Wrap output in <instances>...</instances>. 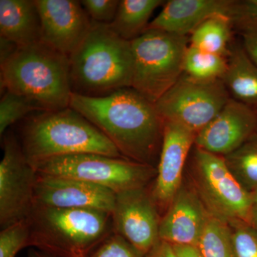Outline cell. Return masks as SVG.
I'll return each mask as SVG.
<instances>
[{
    "instance_id": "cell-22",
    "label": "cell",
    "mask_w": 257,
    "mask_h": 257,
    "mask_svg": "<svg viewBox=\"0 0 257 257\" xmlns=\"http://www.w3.org/2000/svg\"><path fill=\"white\" fill-rule=\"evenodd\" d=\"M224 157L237 182L251 194L257 189V133L241 146Z\"/></svg>"
},
{
    "instance_id": "cell-29",
    "label": "cell",
    "mask_w": 257,
    "mask_h": 257,
    "mask_svg": "<svg viewBox=\"0 0 257 257\" xmlns=\"http://www.w3.org/2000/svg\"><path fill=\"white\" fill-rule=\"evenodd\" d=\"M80 2L92 21L109 25L114 21L120 1L118 0H83Z\"/></svg>"
},
{
    "instance_id": "cell-31",
    "label": "cell",
    "mask_w": 257,
    "mask_h": 257,
    "mask_svg": "<svg viewBox=\"0 0 257 257\" xmlns=\"http://www.w3.org/2000/svg\"><path fill=\"white\" fill-rule=\"evenodd\" d=\"M145 257H179L170 243L160 240Z\"/></svg>"
},
{
    "instance_id": "cell-4",
    "label": "cell",
    "mask_w": 257,
    "mask_h": 257,
    "mask_svg": "<svg viewBox=\"0 0 257 257\" xmlns=\"http://www.w3.org/2000/svg\"><path fill=\"white\" fill-rule=\"evenodd\" d=\"M20 140L30 162L77 154L123 157L100 130L69 106L29 116L22 127Z\"/></svg>"
},
{
    "instance_id": "cell-12",
    "label": "cell",
    "mask_w": 257,
    "mask_h": 257,
    "mask_svg": "<svg viewBox=\"0 0 257 257\" xmlns=\"http://www.w3.org/2000/svg\"><path fill=\"white\" fill-rule=\"evenodd\" d=\"M163 140L156 178L150 192L161 216L167 210L183 183L184 166L197 134L171 121H164Z\"/></svg>"
},
{
    "instance_id": "cell-32",
    "label": "cell",
    "mask_w": 257,
    "mask_h": 257,
    "mask_svg": "<svg viewBox=\"0 0 257 257\" xmlns=\"http://www.w3.org/2000/svg\"><path fill=\"white\" fill-rule=\"evenodd\" d=\"M173 247L179 257H203L197 246H173Z\"/></svg>"
},
{
    "instance_id": "cell-36",
    "label": "cell",
    "mask_w": 257,
    "mask_h": 257,
    "mask_svg": "<svg viewBox=\"0 0 257 257\" xmlns=\"http://www.w3.org/2000/svg\"><path fill=\"white\" fill-rule=\"evenodd\" d=\"M253 207H257V189L251 193Z\"/></svg>"
},
{
    "instance_id": "cell-10",
    "label": "cell",
    "mask_w": 257,
    "mask_h": 257,
    "mask_svg": "<svg viewBox=\"0 0 257 257\" xmlns=\"http://www.w3.org/2000/svg\"><path fill=\"white\" fill-rule=\"evenodd\" d=\"M0 162V226L2 229L25 220L34 208L37 172L24 154L14 134L3 135Z\"/></svg>"
},
{
    "instance_id": "cell-2",
    "label": "cell",
    "mask_w": 257,
    "mask_h": 257,
    "mask_svg": "<svg viewBox=\"0 0 257 257\" xmlns=\"http://www.w3.org/2000/svg\"><path fill=\"white\" fill-rule=\"evenodd\" d=\"M1 89L28 98L41 111L69 107V57L42 41L17 46L1 60Z\"/></svg>"
},
{
    "instance_id": "cell-24",
    "label": "cell",
    "mask_w": 257,
    "mask_h": 257,
    "mask_svg": "<svg viewBox=\"0 0 257 257\" xmlns=\"http://www.w3.org/2000/svg\"><path fill=\"white\" fill-rule=\"evenodd\" d=\"M197 247L203 257H237L229 224L211 216Z\"/></svg>"
},
{
    "instance_id": "cell-28",
    "label": "cell",
    "mask_w": 257,
    "mask_h": 257,
    "mask_svg": "<svg viewBox=\"0 0 257 257\" xmlns=\"http://www.w3.org/2000/svg\"><path fill=\"white\" fill-rule=\"evenodd\" d=\"M87 257H145L119 235H110Z\"/></svg>"
},
{
    "instance_id": "cell-37",
    "label": "cell",
    "mask_w": 257,
    "mask_h": 257,
    "mask_svg": "<svg viewBox=\"0 0 257 257\" xmlns=\"http://www.w3.org/2000/svg\"><path fill=\"white\" fill-rule=\"evenodd\" d=\"M257 111V110H256Z\"/></svg>"
},
{
    "instance_id": "cell-9",
    "label": "cell",
    "mask_w": 257,
    "mask_h": 257,
    "mask_svg": "<svg viewBox=\"0 0 257 257\" xmlns=\"http://www.w3.org/2000/svg\"><path fill=\"white\" fill-rule=\"evenodd\" d=\"M230 98L222 79L198 80L183 74L155 105L164 121L176 123L197 135Z\"/></svg>"
},
{
    "instance_id": "cell-26",
    "label": "cell",
    "mask_w": 257,
    "mask_h": 257,
    "mask_svg": "<svg viewBox=\"0 0 257 257\" xmlns=\"http://www.w3.org/2000/svg\"><path fill=\"white\" fill-rule=\"evenodd\" d=\"M30 229L28 219L3 228L0 231V257H16L28 247Z\"/></svg>"
},
{
    "instance_id": "cell-34",
    "label": "cell",
    "mask_w": 257,
    "mask_h": 257,
    "mask_svg": "<svg viewBox=\"0 0 257 257\" xmlns=\"http://www.w3.org/2000/svg\"><path fill=\"white\" fill-rule=\"evenodd\" d=\"M248 223L257 229V207H253Z\"/></svg>"
},
{
    "instance_id": "cell-33",
    "label": "cell",
    "mask_w": 257,
    "mask_h": 257,
    "mask_svg": "<svg viewBox=\"0 0 257 257\" xmlns=\"http://www.w3.org/2000/svg\"><path fill=\"white\" fill-rule=\"evenodd\" d=\"M246 10L248 15L257 16V0H249L245 1Z\"/></svg>"
},
{
    "instance_id": "cell-3",
    "label": "cell",
    "mask_w": 257,
    "mask_h": 257,
    "mask_svg": "<svg viewBox=\"0 0 257 257\" xmlns=\"http://www.w3.org/2000/svg\"><path fill=\"white\" fill-rule=\"evenodd\" d=\"M69 62L74 94L102 96L132 87L131 42L116 35L108 25L92 21L89 34L69 57Z\"/></svg>"
},
{
    "instance_id": "cell-17",
    "label": "cell",
    "mask_w": 257,
    "mask_h": 257,
    "mask_svg": "<svg viewBox=\"0 0 257 257\" xmlns=\"http://www.w3.org/2000/svg\"><path fill=\"white\" fill-rule=\"evenodd\" d=\"M147 30L187 37L207 19L225 15L234 23L246 15L244 2L231 0H170L165 2Z\"/></svg>"
},
{
    "instance_id": "cell-27",
    "label": "cell",
    "mask_w": 257,
    "mask_h": 257,
    "mask_svg": "<svg viewBox=\"0 0 257 257\" xmlns=\"http://www.w3.org/2000/svg\"><path fill=\"white\" fill-rule=\"evenodd\" d=\"M237 257H257V229L246 221L229 224Z\"/></svg>"
},
{
    "instance_id": "cell-1",
    "label": "cell",
    "mask_w": 257,
    "mask_h": 257,
    "mask_svg": "<svg viewBox=\"0 0 257 257\" xmlns=\"http://www.w3.org/2000/svg\"><path fill=\"white\" fill-rule=\"evenodd\" d=\"M69 107L100 130L124 158L157 168L165 122L155 103L133 87L102 96L72 93Z\"/></svg>"
},
{
    "instance_id": "cell-25",
    "label": "cell",
    "mask_w": 257,
    "mask_h": 257,
    "mask_svg": "<svg viewBox=\"0 0 257 257\" xmlns=\"http://www.w3.org/2000/svg\"><path fill=\"white\" fill-rule=\"evenodd\" d=\"M34 111H42L28 98L10 91H5L0 100L1 137L8 131L10 126Z\"/></svg>"
},
{
    "instance_id": "cell-30",
    "label": "cell",
    "mask_w": 257,
    "mask_h": 257,
    "mask_svg": "<svg viewBox=\"0 0 257 257\" xmlns=\"http://www.w3.org/2000/svg\"><path fill=\"white\" fill-rule=\"evenodd\" d=\"M234 24L239 28L243 50L257 66V16L246 15Z\"/></svg>"
},
{
    "instance_id": "cell-35",
    "label": "cell",
    "mask_w": 257,
    "mask_h": 257,
    "mask_svg": "<svg viewBox=\"0 0 257 257\" xmlns=\"http://www.w3.org/2000/svg\"><path fill=\"white\" fill-rule=\"evenodd\" d=\"M28 257H55L51 256V255L47 254V253L42 252L37 249H32L28 253Z\"/></svg>"
},
{
    "instance_id": "cell-7",
    "label": "cell",
    "mask_w": 257,
    "mask_h": 257,
    "mask_svg": "<svg viewBox=\"0 0 257 257\" xmlns=\"http://www.w3.org/2000/svg\"><path fill=\"white\" fill-rule=\"evenodd\" d=\"M30 164L37 173L79 179L116 194L148 187L157 174L153 166L99 154L65 155Z\"/></svg>"
},
{
    "instance_id": "cell-20",
    "label": "cell",
    "mask_w": 257,
    "mask_h": 257,
    "mask_svg": "<svg viewBox=\"0 0 257 257\" xmlns=\"http://www.w3.org/2000/svg\"><path fill=\"white\" fill-rule=\"evenodd\" d=\"M165 3L162 0H121L109 28L126 41H133L146 31L154 12Z\"/></svg>"
},
{
    "instance_id": "cell-8",
    "label": "cell",
    "mask_w": 257,
    "mask_h": 257,
    "mask_svg": "<svg viewBox=\"0 0 257 257\" xmlns=\"http://www.w3.org/2000/svg\"><path fill=\"white\" fill-rule=\"evenodd\" d=\"M191 173L193 186L211 216L228 224L249 222L251 194L230 172L224 157L194 146Z\"/></svg>"
},
{
    "instance_id": "cell-21",
    "label": "cell",
    "mask_w": 257,
    "mask_h": 257,
    "mask_svg": "<svg viewBox=\"0 0 257 257\" xmlns=\"http://www.w3.org/2000/svg\"><path fill=\"white\" fill-rule=\"evenodd\" d=\"M233 23L232 19L225 15L211 17L192 32L189 45L205 52L227 57L231 47L229 43Z\"/></svg>"
},
{
    "instance_id": "cell-16",
    "label": "cell",
    "mask_w": 257,
    "mask_h": 257,
    "mask_svg": "<svg viewBox=\"0 0 257 257\" xmlns=\"http://www.w3.org/2000/svg\"><path fill=\"white\" fill-rule=\"evenodd\" d=\"M210 216L193 184L183 182L161 218L160 239L173 246H197Z\"/></svg>"
},
{
    "instance_id": "cell-15",
    "label": "cell",
    "mask_w": 257,
    "mask_h": 257,
    "mask_svg": "<svg viewBox=\"0 0 257 257\" xmlns=\"http://www.w3.org/2000/svg\"><path fill=\"white\" fill-rule=\"evenodd\" d=\"M256 133V109L231 97L214 119L197 134L194 146L224 157Z\"/></svg>"
},
{
    "instance_id": "cell-13",
    "label": "cell",
    "mask_w": 257,
    "mask_h": 257,
    "mask_svg": "<svg viewBox=\"0 0 257 257\" xmlns=\"http://www.w3.org/2000/svg\"><path fill=\"white\" fill-rule=\"evenodd\" d=\"M41 24V41L70 57L92 27L82 3L76 0H35Z\"/></svg>"
},
{
    "instance_id": "cell-23",
    "label": "cell",
    "mask_w": 257,
    "mask_h": 257,
    "mask_svg": "<svg viewBox=\"0 0 257 257\" xmlns=\"http://www.w3.org/2000/svg\"><path fill=\"white\" fill-rule=\"evenodd\" d=\"M226 69L227 57L189 45L184 57L183 74L198 80H216L223 79Z\"/></svg>"
},
{
    "instance_id": "cell-6",
    "label": "cell",
    "mask_w": 257,
    "mask_h": 257,
    "mask_svg": "<svg viewBox=\"0 0 257 257\" xmlns=\"http://www.w3.org/2000/svg\"><path fill=\"white\" fill-rule=\"evenodd\" d=\"M131 45V87L155 104L183 74L189 39L162 30H147Z\"/></svg>"
},
{
    "instance_id": "cell-18",
    "label": "cell",
    "mask_w": 257,
    "mask_h": 257,
    "mask_svg": "<svg viewBox=\"0 0 257 257\" xmlns=\"http://www.w3.org/2000/svg\"><path fill=\"white\" fill-rule=\"evenodd\" d=\"M0 35L18 47L41 41L35 0H0Z\"/></svg>"
},
{
    "instance_id": "cell-14",
    "label": "cell",
    "mask_w": 257,
    "mask_h": 257,
    "mask_svg": "<svg viewBox=\"0 0 257 257\" xmlns=\"http://www.w3.org/2000/svg\"><path fill=\"white\" fill-rule=\"evenodd\" d=\"M115 199L116 193L96 184L69 177L37 175L34 207L89 209L111 214Z\"/></svg>"
},
{
    "instance_id": "cell-19",
    "label": "cell",
    "mask_w": 257,
    "mask_h": 257,
    "mask_svg": "<svg viewBox=\"0 0 257 257\" xmlns=\"http://www.w3.org/2000/svg\"><path fill=\"white\" fill-rule=\"evenodd\" d=\"M222 81L231 98L257 110V66L241 43L230 47Z\"/></svg>"
},
{
    "instance_id": "cell-11",
    "label": "cell",
    "mask_w": 257,
    "mask_h": 257,
    "mask_svg": "<svg viewBox=\"0 0 257 257\" xmlns=\"http://www.w3.org/2000/svg\"><path fill=\"white\" fill-rule=\"evenodd\" d=\"M111 216L114 234L124 238L144 256L160 241L162 216L149 186L116 194Z\"/></svg>"
},
{
    "instance_id": "cell-5",
    "label": "cell",
    "mask_w": 257,
    "mask_h": 257,
    "mask_svg": "<svg viewBox=\"0 0 257 257\" xmlns=\"http://www.w3.org/2000/svg\"><path fill=\"white\" fill-rule=\"evenodd\" d=\"M29 246L55 257H87L113 233L110 213L35 206Z\"/></svg>"
}]
</instances>
